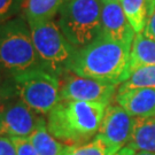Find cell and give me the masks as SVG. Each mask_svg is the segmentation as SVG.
Listing matches in <instances>:
<instances>
[{
  "instance_id": "cell-2",
  "label": "cell",
  "mask_w": 155,
  "mask_h": 155,
  "mask_svg": "<svg viewBox=\"0 0 155 155\" xmlns=\"http://www.w3.org/2000/svg\"><path fill=\"white\" fill-rule=\"evenodd\" d=\"M107 105L61 100L47 114V129L66 145L85 144L98 134Z\"/></svg>"
},
{
  "instance_id": "cell-10",
  "label": "cell",
  "mask_w": 155,
  "mask_h": 155,
  "mask_svg": "<svg viewBox=\"0 0 155 155\" xmlns=\"http://www.w3.org/2000/svg\"><path fill=\"white\" fill-rule=\"evenodd\" d=\"M133 120L134 117L127 113L121 106L109 104L106 108L98 134L121 150L127 146L130 139Z\"/></svg>"
},
{
  "instance_id": "cell-1",
  "label": "cell",
  "mask_w": 155,
  "mask_h": 155,
  "mask_svg": "<svg viewBox=\"0 0 155 155\" xmlns=\"http://www.w3.org/2000/svg\"><path fill=\"white\" fill-rule=\"evenodd\" d=\"M129 47L99 36L75 50L67 71L120 85L129 76Z\"/></svg>"
},
{
  "instance_id": "cell-25",
  "label": "cell",
  "mask_w": 155,
  "mask_h": 155,
  "mask_svg": "<svg viewBox=\"0 0 155 155\" xmlns=\"http://www.w3.org/2000/svg\"><path fill=\"white\" fill-rule=\"evenodd\" d=\"M7 78H8V74H7V72L4 70L1 67H0V84L4 83V82H5Z\"/></svg>"
},
{
  "instance_id": "cell-7",
  "label": "cell",
  "mask_w": 155,
  "mask_h": 155,
  "mask_svg": "<svg viewBox=\"0 0 155 155\" xmlns=\"http://www.w3.org/2000/svg\"><path fill=\"white\" fill-rule=\"evenodd\" d=\"M60 82L61 100L97 102L107 106L111 104L118 89L117 84L78 76L71 71L64 72Z\"/></svg>"
},
{
  "instance_id": "cell-5",
  "label": "cell",
  "mask_w": 155,
  "mask_h": 155,
  "mask_svg": "<svg viewBox=\"0 0 155 155\" xmlns=\"http://www.w3.org/2000/svg\"><path fill=\"white\" fill-rule=\"evenodd\" d=\"M16 95L39 115H47L60 101V77L44 68L9 74Z\"/></svg>"
},
{
  "instance_id": "cell-24",
  "label": "cell",
  "mask_w": 155,
  "mask_h": 155,
  "mask_svg": "<svg viewBox=\"0 0 155 155\" xmlns=\"http://www.w3.org/2000/svg\"><path fill=\"white\" fill-rule=\"evenodd\" d=\"M134 153V150L132 148H130V147H127V146H124L123 148L118 150L117 153H115L114 155H133Z\"/></svg>"
},
{
  "instance_id": "cell-21",
  "label": "cell",
  "mask_w": 155,
  "mask_h": 155,
  "mask_svg": "<svg viewBox=\"0 0 155 155\" xmlns=\"http://www.w3.org/2000/svg\"><path fill=\"white\" fill-rule=\"evenodd\" d=\"M14 97H16V92H15V89H14L9 75H8V78L4 83L0 84V111L4 109L7 102Z\"/></svg>"
},
{
  "instance_id": "cell-19",
  "label": "cell",
  "mask_w": 155,
  "mask_h": 155,
  "mask_svg": "<svg viewBox=\"0 0 155 155\" xmlns=\"http://www.w3.org/2000/svg\"><path fill=\"white\" fill-rule=\"evenodd\" d=\"M25 0H0V24L22 14Z\"/></svg>"
},
{
  "instance_id": "cell-27",
  "label": "cell",
  "mask_w": 155,
  "mask_h": 155,
  "mask_svg": "<svg viewBox=\"0 0 155 155\" xmlns=\"http://www.w3.org/2000/svg\"><path fill=\"white\" fill-rule=\"evenodd\" d=\"M101 1H108V2H110V1H121V0H101Z\"/></svg>"
},
{
  "instance_id": "cell-26",
  "label": "cell",
  "mask_w": 155,
  "mask_h": 155,
  "mask_svg": "<svg viewBox=\"0 0 155 155\" xmlns=\"http://www.w3.org/2000/svg\"><path fill=\"white\" fill-rule=\"evenodd\" d=\"M133 155H155V153H146V152H136L134 150Z\"/></svg>"
},
{
  "instance_id": "cell-16",
  "label": "cell",
  "mask_w": 155,
  "mask_h": 155,
  "mask_svg": "<svg viewBox=\"0 0 155 155\" xmlns=\"http://www.w3.org/2000/svg\"><path fill=\"white\" fill-rule=\"evenodd\" d=\"M28 138L39 155H63L68 147L48 131L46 121L40 123Z\"/></svg>"
},
{
  "instance_id": "cell-14",
  "label": "cell",
  "mask_w": 155,
  "mask_h": 155,
  "mask_svg": "<svg viewBox=\"0 0 155 155\" xmlns=\"http://www.w3.org/2000/svg\"><path fill=\"white\" fill-rule=\"evenodd\" d=\"M155 66V40L136 33L130 48L129 74L140 67Z\"/></svg>"
},
{
  "instance_id": "cell-22",
  "label": "cell",
  "mask_w": 155,
  "mask_h": 155,
  "mask_svg": "<svg viewBox=\"0 0 155 155\" xmlns=\"http://www.w3.org/2000/svg\"><path fill=\"white\" fill-rule=\"evenodd\" d=\"M0 155H16V148L9 137L0 136Z\"/></svg>"
},
{
  "instance_id": "cell-13",
  "label": "cell",
  "mask_w": 155,
  "mask_h": 155,
  "mask_svg": "<svg viewBox=\"0 0 155 155\" xmlns=\"http://www.w3.org/2000/svg\"><path fill=\"white\" fill-rule=\"evenodd\" d=\"M66 0H25L21 16L29 24L54 21Z\"/></svg>"
},
{
  "instance_id": "cell-15",
  "label": "cell",
  "mask_w": 155,
  "mask_h": 155,
  "mask_svg": "<svg viewBox=\"0 0 155 155\" xmlns=\"http://www.w3.org/2000/svg\"><path fill=\"white\" fill-rule=\"evenodd\" d=\"M120 2L136 33L143 32L155 9V0H121Z\"/></svg>"
},
{
  "instance_id": "cell-4",
  "label": "cell",
  "mask_w": 155,
  "mask_h": 155,
  "mask_svg": "<svg viewBox=\"0 0 155 155\" xmlns=\"http://www.w3.org/2000/svg\"><path fill=\"white\" fill-rule=\"evenodd\" d=\"M101 0H66L56 23L68 41L81 48L100 36Z\"/></svg>"
},
{
  "instance_id": "cell-3",
  "label": "cell",
  "mask_w": 155,
  "mask_h": 155,
  "mask_svg": "<svg viewBox=\"0 0 155 155\" xmlns=\"http://www.w3.org/2000/svg\"><path fill=\"white\" fill-rule=\"evenodd\" d=\"M0 67L8 75L41 68L29 23L21 15L0 24Z\"/></svg>"
},
{
  "instance_id": "cell-8",
  "label": "cell",
  "mask_w": 155,
  "mask_h": 155,
  "mask_svg": "<svg viewBox=\"0 0 155 155\" xmlns=\"http://www.w3.org/2000/svg\"><path fill=\"white\" fill-rule=\"evenodd\" d=\"M44 121L43 115L32 110L16 95L0 111V136L29 137Z\"/></svg>"
},
{
  "instance_id": "cell-12",
  "label": "cell",
  "mask_w": 155,
  "mask_h": 155,
  "mask_svg": "<svg viewBox=\"0 0 155 155\" xmlns=\"http://www.w3.org/2000/svg\"><path fill=\"white\" fill-rule=\"evenodd\" d=\"M127 146L136 152L155 153V116L134 117Z\"/></svg>"
},
{
  "instance_id": "cell-9",
  "label": "cell",
  "mask_w": 155,
  "mask_h": 155,
  "mask_svg": "<svg viewBox=\"0 0 155 155\" xmlns=\"http://www.w3.org/2000/svg\"><path fill=\"white\" fill-rule=\"evenodd\" d=\"M100 36L131 48L136 36L120 1H101Z\"/></svg>"
},
{
  "instance_id": "cell-20",
  "label": "cell",
  "mask_w": 155,
  "mask_h": 155,
  "mask_svg": "<svg viewBox=\"0 0 155 155\" xmlns=\"http://www.w3.org/2000/svg\"><path fill=\"white\" fill-rule=\"evenodd\" d=\"M16 148V155H39L28 137H9Z\"/></svg>"
},
{
  "instance_id": "cell-6",
  "label": "cell",
  "mask_w": 155,
  "mask_h": 155,
  "mask_svg": "<svg viewBox=\"0 0 155 155\" xmlns=\"http://www.w3.org/2000/svg\"><path fill=\"white\" fill-rule=\"evenodd\" d=\"M29 27L41 68L61 77L68 70L76 48L68 41L55 21L29 24Z\"/></svg>"
},
{
  "instance_id": "cell-23",
  "label": "cell",
  "mask_w": 155,
  "mask_h": 155,
  "mask_svg": "<svg viewBox=\"0 0 155 155\" xmlns=\"http://www.w3.org/2000/svg\"><path fill=\"white\" fill-rule=\"evenodd\" d=\"M141 33H143L144 36H146V37H148V38L154 39L155 40V9H154V12L152 13V15L150 16V18H148L144 31Z\"/></svg>"
},
{
  "instance_id": "cell-17",
  "label": "cell",
  "mask_w": 155,
  "mask_h": 155,
  "mask_svg": "<svg viewBox=\"0 0 155 155\" xmlns=\"http://www.w3.org/2000/svg\"><path fill=\"white\" fill-rule=\"evenodd\" d=\"M120 150L100 134L92 140L81 145H68L63 155H114Z\"/></svg>"
},
{
  "instance_id": "cell-11",
  "label": "cell",
  "mask_w": 155,
  "mask_h": 155,
  "mask_svg": "<svg viewBox=\"0 0 155 155\" xmlns=\"http://www.w3.org/2000/svg\"><path fill=\"white\" fill-rule=\"evenodd\" d=\"M114 99L132 117L155 116L154 89H117Z\"/></svg>"
},
{
  "instance_id": "cell-18",
  "label": "cell",
  "mask_w": 155,
  "mask_h": 155,
  "mask_svg": "<svg viewBox=\"0 0 155 155\" xmlns=\"http://www.w3.org/2000/svg\"><path fill=\"white\" fill-rule=\"evenodd\" d=\"M129 89L155 90V66L140 67L130 72L127 79L118 85V90Z\"/></svg>"
}]
</instances>
